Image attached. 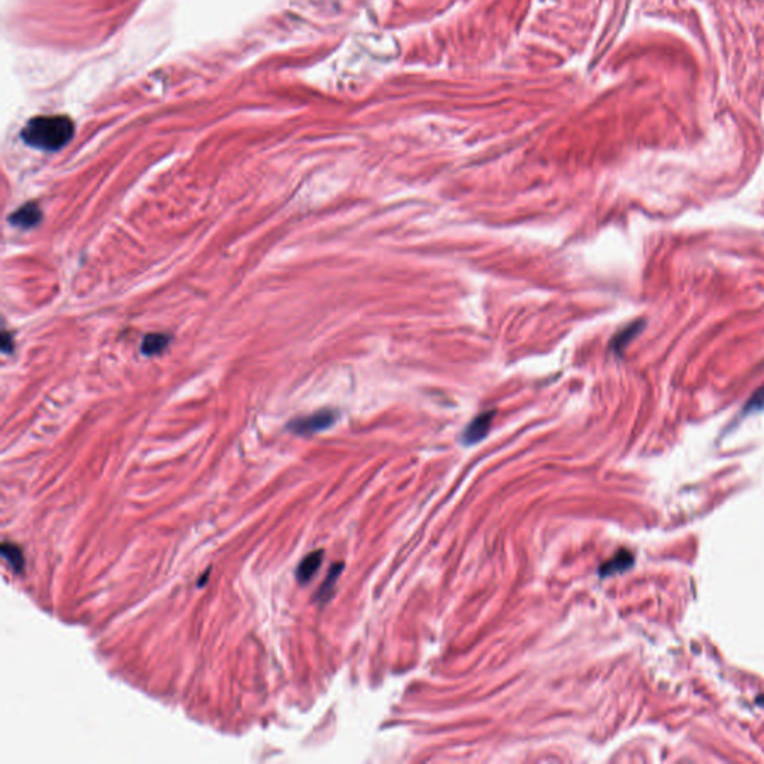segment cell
Listing matches in <instances>:
<instances>
[{
    "mask_svg": "<svg viewBox=\"0 0 764 764\" xmlns=\"http://www.w3.org/2000/svg\"><path fill=\"white\" fill-rule=\"evenodd\" d=\"M74 122L63 116H41L32 118L21 131V138L32 148L58 151L74 136Z\"/></svg>",
    "mask_w": 764,
    "mask_h": 764,
    "instance_id": "obj_1",
    "label": "cell"
},
{
    "mask_svg": "<svg viewBox=\"0 0 764 764\" xmlns=\"http://www.w3.org/2000/svg\"><path fill=\"white\" fill-rule=\"evenodd\" d=\"M336 419H338V414L335 411L324 409V411L315 412L312 415L302 417L292 421V423L288 424V428L296 435L308 436L331 427L336 423Z\"/></svg>",
    "mask_w": 764,
    "mask_h": 764,
    "instance_id": "obj_2",
    "label": "cell"
},
{
    "mask_svg": "<svg viewBox=\"0 0 764 764\" xmlns=\"http://www.w3.org/2000/svg\"><path fill=\"white\" fill-rule=\"evenodd\" d=\"M494 415H496V411H487L473 418L469 423V426L464 428V432L461 435V444L466 446H472L479 444L482 439L487 437L491 424H493Z\"/></svg>",
    "mask_w": 764,
    "mask_h": 764,
    "instance_id": "obj_3",
    "label": "cell"
},
{
    "mask_svg": "<svg viewBox=\"0 0 764 764\" xmlns=\"http://www.w3.org/2000/svg\"><path fill=\"white\" fill-rule=\"evenodd\" d=\"M41 218H42L41 208L38 206V204H34V201H30V204H25L21 208L17 209L10 217V221L15 227L32 228L36 224H39Z\"/></svg>",
    "mask_w": 764,
    "mask_h": 764,
    "instance_id": "obj_4",
    "label": "cell"
},
{
    "mask_svg": "<svg viewBox=\"0 0 764 764\" xmlns=\"http://www.w3.org/2000/svg\"><path fill=\"white\" fill-rule=\"evenodd\" d=\"M633 563H635L633 554H631V552H629V551H626V549H621L611 560H608L604 565L600 566L599 575L602 578H606V576L622 574V572H626V570H629L631 566H633Z\"/></svg>",
    "mask_w": 764,
    "mask_h": 764,
    "instance_id": "obj_5",
    "label": "cell"
},
{
    "mask_svg": "<svg viewBox=\"0 0 764 764\" xmlns=\"http://www.w3.org/2000/svg\"><path fill=\"white\" fill-rule=\"evenodd\" d=\"M323 558H324V552L321 549L314 551V552H311V554L306 556L302 560V563L298 565L297 570H296L297 581L301 582L302 585L308 584L311 579L315 576V574L318 572V569L321 567Z\"/></svg>",
    "mask_w": 764,
    "mask_h": 764,
    "instance_id": "obj_6",
    "label": "cell"
},
{
    "mask_svg": "<svg viewBox=\"0 0 764 764\" xmlns=\"http://www.w3.org/2000/svg\"><path fill=\"white\" fill-rule=\"evenodd\" d=\"M644 327H645V321L644 320H636L633 323H630L629 326H626L622 330H620L617 335L613 336L612 344H611L613 353H615V354L624 353V349L627 348V345L635 338H637L640 335V331L644 330Z\"/></svg>",
    "mask_w": 764,
    "mask_h": 764,
    "instance_id": "obj_7",
    "label": "cell"
},
{
    "mask_svg": "<svg viewBox=\"0 0 764 764\" xmlns=\"http://www.w3.org/2000/svg\"><path fill=\"white\" fill-rule=\"evenodd\" d=\"M2 556L8 561V565L12 567L15 574H21L25 567V558L20 547H17L12 542H3L2 543Z\"/></svg>",
    "mask_w": 764,
    "mask_h": 764,
    "instance_id": "obj_8",
    "label": "cell"
},
{
    "mask_svg": "<svg viewBox=\"0 0 764 764\" xmlns=\"http://www.w3.org/2000/svg\"><path fill=\"white\" fill-rule=\"evenodd\" d=\"M342 569H344V565H342V563H336V565L331 566L327 578L324 579V582L320 587L317 596H315L320 603H326L330 599V596L333 594V591H335V587H336L338 579L342 574Z\"/></svg>",
    "mask_w": 764,
    "mask_h": 764,
    "instance_id": "obj_9",
    "label": "cell"
},
{
    "mask_svg": "<svg viewBox=\"0 0 764 764\" xmlns=\"http://www.w3.org/2000/svg\"><path fill=\"white\" fill-rule=\"evenodd\" d=\"M169 345V336L162 335V333H153L144 339L142 344V354L145 356H155L160 354L162 351Z\"/></svg>",
    "mask_w": 764,
    "mask_h": 764,
    "instance_id": "obj_10",
    "label": "cell"
},
{
    "mask_svg": "<svg viewBox=\"0 0 764 764\" xmlns=\"http://www.w3.org/2000/svg\"><path fill=\"white\" fill-rule=\"evenodd\" d=\"M764 408V389L758 390L757 393L754 394V396L750 399V402L746 403L745 406V412H754V411H760Z\"/></svg>",
    "mask_w": 764,
    "mask_h": 764,
    "instance_id": "obj_11",
    "label": "cell"
},
{
    "mask_svg": "<svg viewBox=\"0 0 764 764\" xmlns=\"http://www.w3.org/2000/svg\"><path fill=\"white\" fill-rule=\"evenodd\" d=\"M2 349H3V353H5V354H10L11 351L14 349L12 336H11L8 331L3 333V338H2Z\"/></svg>",
    "mask_w": 764,
    "mask_h": 764,
    "instance_id": "obj_12",
    "label": "cell"
}]
</instances>
